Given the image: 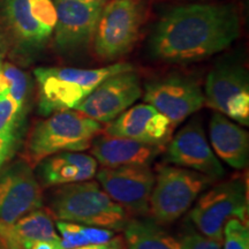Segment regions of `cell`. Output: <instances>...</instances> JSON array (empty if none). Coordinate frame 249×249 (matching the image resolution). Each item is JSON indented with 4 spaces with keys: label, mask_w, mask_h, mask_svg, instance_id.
<instances>
[{
    "label": "cell",
    "mask_w": 249,
    "mask_h": 249,
    "mask_svg": "<svg viewBox=\"0 0 249 249\" xmlns=\"http://www.w3.org/2000/svg\"><path fill=\"white\" fill-rule=\"evenodd\" d=\"M240 34L234 6L193 4L171 9L156 26L149 49L158 60L201 61L229 48Z\"/></svg>",
    "instance_id": "6da1fadb"
},
{
    "label": "cell",
    "mask_w": 249,
    "mask_h": 249,
    "mask_svg": "<svg viewBox=\"0 0 249 249\" xmlns=\"http://www.w3.org/2000/svg\"><path fill=\"white\" fill-rule=\"evenodd\" d=\"M127 62L92 70L73 67H39L35 70L38 85V112L48 117L59 111L74 110L107 77L132 71Z\"/></svg>",
    "instance_id": "3957f363"
},
{
    "label": "cell",
    "mask_w": 249,
    "mask_h": 249,
    "mask_svg": "<svg viewBox=\"0 0 249 249\" xmlns=\"http://www.w3.org/2000/svg\"><path fill=\"white\" fill-rule=\"evenodd\" d=\"M103 130L101 123L77 110L59 111L35 124L28 138L26 155L31 166L64 151H83Z\"/></svg>",
    "instance_id": "277c9868"
},
{
    "label": "cell",
    "mask_w": 249,
    "mask_h": 249,
    "mask_svg": "<svg viewBox=\"0 0 249 249\" xmlns=\"http://www.w3.org/2000/svg\"><path fill=\"white\" fill-rule=\"evenodd\" d=\"M124 231L127 249H181V242L154 219H129Z\"/></svg>",
    "instance_id": "44dd1931"
},
{
    "label": "cell",
    "mask_w": 249,
    "mask_h": 249,
    "mask_svg": "<svg viewBox=\"0 0 249 249\" xmlns=\"http://www.w3.org/2000/svg\"><path fill=\"white\" fill-rule=\"evenodd\" d=\"M141 81L132 71H121L105 79L74 110L101 124H108L142 96Z\"/></svg>",
    "instance_id": "9a60e30c"
},
{
    "label": "cell",
    "mask_w": 249,
    "mask_h": 249,
    "mask_svg": "<svg viewBox=\"0 0 249 249\" xmlns=\"http://www.w3.org/2000/svg\"><path fill=\"white\" fill-rule=\"evenodd\" d=\"M180 242L181 249H222V244L198 233L187 234Z\"/></svg>",
    "instance_id": "484cf974"
},
{
    "label": "cell",
    "mask_w": 249,
    "mask_h": 249,
    "mask_svg": "<svg viewBox=\"0 0 249 249\" xmlns=\"http://www.w3.org/2000/svg\"><path fill=\"white\" fill-rule=\"evenodd\" d=\"M30 249H64L61 245V239L54 241H38L31 246Z\"/></svg>",
    "instance_id": "83f0119b"
},
{
    "label": "cell",
    "mask_w": 249,
    "mask_h": 249,
    "mask_svg": "<svg viewBox=\"0 0 249 249\" xmlns=\"http://www.w3.org/2000/svg\"><path fill=\"white\" fill-rule=\"evenodd\" d=\"M164 150L165 163L195 171L213 181L225 176L224 166L205 136L201 120L187 123L172 135Z\"/></svg>",
    "instance_id": "8fae6325"
},
{
    "label": "cell",
    "mask_w": 249,
    "mask_h": 249,
    "mask_svg": "<svg viewBox=\"0 0 249 249\" xmlns=\"http://www.w3.org/2000/svg\"><path fill=\"white\" fill-rule=\"evenodd\" d=\"M1 71L8 82V95L15 102L18 110L26 114L28 98L30 92V80L23 71L14 65L5 62L1 64Z\"/></svg>",
    "instance_id": "603a6c76"
},
{
    "label": "cell",
    "mask_w": 249,
    "mask_h": 249,
    "mask_svg": "<svg viewBox=\"0 0 249 249\" xmlns=\"http://www.w3.org/2000/svg\"><path fill=\"white\" fill-rule=\"evenodd\" d=\"M2 64V57H1V53H0V66H1Z\"/></svg>",
    "instance_id": "4dcf8cb0"
},
{
    "label": "cell",
    "mask_w": 249,
    "mask_h": 249,
    "mask_svg": "<svg viewBox=\"0 0 249 249\" xmlns=\"http://www.w3.org/2000/svg\"><path fill=\"white\" fill-rule=\"evenodd\" d=\"M26 114L18 110L8 92L0 95V169L17 151Z\"/></svg>",
    "instance_id": "7402d4cb"
},
{
    "label": "cell",
    "mask_w": 249,
    "mask_h": 249,
    "mask_svg": "<svg viewBox=\"0 0 249 249\" xmlns=\"http://www.w3.org/2000/svg\"><path fill=\"white\" fill-rule=\"evenodd\" d=\"M51 213L48 210L36 209L24 214L13 224L0 223V240H8L30 249L35 242L59 240Z\"/></svg>",
    "instance_id": "ffe728a7"
},
{
    "label": "cell",
    "mask_w": 249,
    "mask_h": 249,
    "mask_svg": "<svg viewBox=\"0 0 249 249\" xmlns=\"http://www.w3.org/2000/svg\"><path fill=\"white\" fill-rule=\"evenodd\" d=\"M97 171L98 163L91 155L64 151L38 161L36 178L40 186L58 187L91 180Z\"/></svg>",
    "instance_id": "ac0fdd59"
},
{
    "label": "cell",
    "mask_w": 249,
    "mask_h": 249,
    "mask_svg": "<svg viewBox=\"0 0 249 249\" xmlns=\"http://www.w3.org/2000/svg\"><path fill=\"white\" fill-rule=\"evenodd\" d=\"M144 102L164 114L174 127L201 110L204 93L194 80L182 75H170L144 86Z\"/></svg>",
    "instance_id": "5bb4252c"
},
{
    "label": "cell",
    "mask_w": 249,
    "mask_h": 249,
    "mask_svg": "<svg viewBox=\"0 0 249 249\" xmlns=\"http://www.w3.org/2000/svg\"><path fill=\"white\" fill-rule=\"evenodd\" d=\"M71 249H127L124 236L114 235L110 241L99 245H86Z\"/></svg>",
    "instance_id": "4316f807"
},
{
    "label": "cell",
    "mask_w": 249,
    "mask_h": 249,
    "mask_svg": "<svg viewBox=\"0 0 249 249\" xmlns=\"http://www.w3.org/2000/svg\"><path fill=\"white\" fill-rule=\"evenodd\" d=\"M191 220L202 235L223 242L224 226L235 218L248 222L247 186L241 179L217 183L200 195L191 208Z\"/></svg>",
    "instance_id": "8992f818"
},
{
    "label": "cell",
    "mask_w": 249,
    "mask_h": 249,
    "mask_svg": "<svg viewBox=\"0 0 249 249\" xmlns=\"http://www.w3.org/2000/svg\"><path fill=\"white\" fill-rule=\"evenodd\" d=\"M210 145L218 160L235 170H244L249 161V135L240 124L214 112L209 121Z\"/></svg>",
    "instance_id": "d6986e66"
},
{
    "label": "cell",
    "mask_w": 249,
    "mask_h": 249,
    "mask_svg": "<svg viewBox=\"0 0 249 249\" xmlns=\"http://www.w3.org/2000/svg\"><path fill=\"white\" fill-rule=\"evenodd\" d=\"M0 249H22L15 242L8 240H0Z\"/></svg>",
    "instance_id": "f546056e"
},
{
    "label": "cell",
    "mask_w": 249,
    "mask_h": 249,
    "mask_svg": "<svg viewBox=\"0 0 249 249\" xmlns=\"http://www.w3.org/2000/svg\"><path fill=\"white\" fill-rule=\"evenodd\" d=\"M211 183L213 180L195 171L174 165L160 166L155 176L149 205L152 219L158 224L178 220Z\"/></svg>",
    "instance_id": "5b68a950"
},
{
    "label": "cell",
    "mask_w": 249,
    "mask_h": 249,
    "mask_svg": "<svg viewBox=\"0 0 249 249\" xmlns=\"http://www.w3.org/2000/svg\"><path fill=\"white\" fill-rule=\"evenodd\" d=\"M90 149L92 157L103 167H117L126 165L150 166L165 147L99 134L93 139Z\"/></svg>",
    "instance_id": "e0dca14e"
},
{
    "label": "cell",
    "mask_w": 249,
    "mask_h": 249,
    "mask_svg": "<svg viewBox=\"0 0 249 249\" xmlns=\"http://www.w3.org/2000/svg\"><path fill=\"white\" fill-rule=\"evenodd\" d=\"M4 20L20 48L38 50L57 24L53 0H4Z\"/></svg>",
    "instance_id": "ba28073f"
},
{
    "label": "cell",
    "mask_w": 249,
    "mask_h": 249,
    "mask_svg": "<svg viewBox=\"0 0 249 249\" xmlns=\"http://www.w3.org/2000/svg\"><path fill=\"white\" fill-rule=\"evenodd\" d=\"M54 43L61 53H76L92 42L105 0H53Z\"/></svg>",
    "instance_id": "4fadbf2b"
},
{
    "label": "cell",
    "mask_w": 249,
    "mask_h": 249,
    "mask_svg": "<svg viewBox=\"0 0 249 249\" xmlns=\"http://www.w3.org/2000/svg\"><path fill=\"white\" fill-rule=\"evenodd\" d=\"M6 92H8V82L4 75V73L1 71V68H0V95Z\"/></svg>",
    "instance_id": "f1b7e54d"
},
{
    "label": "cell",
    "mask_w": 249,
    "mask_h": 249,
    "mask_svg": "<svg viewBox=\"0 0 249 249\" xmlns=\"http://www.w3.org/2000/svg\"><path fill=\"white\" fill-rule=\"evenodd\" d=\"M143 21L142 0H110L104 4L92 37L96 54L114 60L127 53L139 38Z\"/></svg>",
    "instance_id": "52a82bcc"
},
{
    "label": "cell",
    "mask_w": 249,
    "mask_h": 249,
    "mask_svg": "<svg viewBox=\"0 0 249 249\" xmlns=\"http://www.w3.org/2000/svg\"><path fill=\"white\" fill-rule=\"evenodd\" d=\"M33 166L17 160L0 169V223L13 224L43 205L40 188Z\"/></svg>",
    "instance_id": "7c38bea8"
},
{
    "label": "cell",
    "mask_w": 249,
    "mask_h": 249,
    "mask_svg": "<svg viewBox=\"0 0 249 249\" xmlns=\"http://www.w3.org/2000/svg\"><path fill=\"white\" fill-rule=\"evenodd\" d=\"M50 213L57 220L124 231L127 211L105 193L97 181L58 186L50 198Z\"/></svg>",
    "instance_id": "7a4b0ae2"
},
{
    "label": "cell",
    "mask_w": 249,
    "mask_h": 249,
    "mask_svg": "<svg viewBox=\"0 0 249 249\" xmlns=\"http://www.w3.org/2000/svg\"><path fill=\"white\" fill-rule=\"evenodd\" d=\"M97 182L127 213L144 216L149 213L155 173L150 166L126 165L103 167L96 173Z\"/></svg>",
    "instance_id": "30bf717a"
},
{
    "label": "cell",
    "mask_w": 249,
    "mask_h": 249,
    "mask_svg": "<svg viewBox=\"0 0 249 249\" xmlns=\"http://www.w3.org/2000/svg\"><path fill=\"white\" fill-rule=\"evenodd\" d=\"M176 127L164 114L147 104L134 105L107 124L104 134L166 147Z\"/></svg>",
    "instance_id": "2e32d148"
},
{
    "label": "cell",
    "mask_w": 249,
    "mask_h": 249,
    "mask_svg": "<svg viewBox=\"0 0 249 249\" xmlns=\"http://www.w3.org/2000/svg\"><path fill=\"white\" fill-rule=\"evenodd\" d=\"M204 102L208 107L240 124H249V79L236 64L217 65L208 74Z\"/></svg>",
    "instance_id": "9c48e42d"
},
{
    "label": "cell",
    "mask_w": 249,
    "mask_h": 249,
    "mask_svg": "<svg viewBox=\"0 0 249 249\" xmlns=\"http://www.w3.org/2000/svg\"><path fill=\"white\" fill-rule=\"evenodd\" d=\"M224 249H249L248 224L241 220H227L223 231Z\"/></svg>",
    "instance_id": "cb8c5ba5"
},
{
    "label": "cell",
    "mask_w": 249,
    "mask_h": 249,
    "mask_svg": "<svg viewBox=\"0 0 249 249\" xmlns=\"http://www.w3.org/2000/svg\"><path fill=\"white\" fill-rule=\"evenodd\" d=\"M58 232L60 233L61 245L64 249H71L81 246L89 245L87 240L85 232H83V225L66 220H57L55 223Z\"/></svg>",
    "instance_id": "d4e9b609"
}]
</instances>
